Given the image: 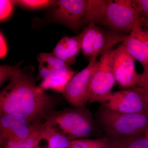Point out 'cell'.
Segmentation results:
<instances>
[{"label":"cell","mask_w":148,"mask_h":148,"mask_svg":"<svg viewBox=\"0 0 148 148\" xmlns=\"http://www.w3.org/2000/svg\"><path fill=\"white\" fill-rule=\"evenodd\" d=\"M21 65H1V85L9 80L0 93L1 114L21 117L34 124H41L40 120L52 112L53 99L36 84L34 67L21 69Z\"/></svg>","instance_id":"6da1fadb"},{"label":"cell","mask_w":148,"mask_h":148,"mask_svg":"<svg viewBox=\"0 0 148 148\" xmlns=\"http://www.w3.org/2000/svg\"><path fill=\"white\" fill-rule=\"evenodd\" d=\"M95 121L104 137L109 138L145 135L148 128L145 114L119 112L103 104L95 113Z\"/></svg>","instance_id":"7a4b0ae2"},{"label":"cell","mask_w":148,"mask_h":148,"mask_svg":"<svg viewBox=\"0 0 148 148\" xmlns=\"http://www.w3.org/2000/svg\"><path fill=\"white\" fill-rule=\"evenodd\" d=\"M45 119V124L54 127L71 140L84 139L101 133L90 112L86 108L52 111Z\"/></svg>","instance_id":"3957f363"},{"label":"cell","mask_w":148,"mask_h":148,"mask_svg":"<svg viewBox=\"0 0 148 148\" xmlns=\"http://www.w3.org/2000/svg\"><path fill=\"white\" fill-rule=\"evenodd\" d=\"M100 26L120 36H127L131 33L138 36L143 31L140 17L130 0L109 1Z\"/></svg>","instance_id":"277c9868"},{"label":"cell","mask_w":148,"mask_h":148,"mask_svg":"<svg viewBox=\"0 0 148 148\" xmlns=\"http://www.w3.org/2000/svg\"><path fill=\"white\" fill-rule=\"evenodd\" d=\"M79 35L81 41V51L89 62L114 46L123 42L127 36L115 34L93 23L85 27Z\"/></svg>","instance_id":"5b68a950"},{"label":"cell","mask_w":148,"mask_h":148,"mask_svg":"<svg viewBox=\"0 0 148 148\" xmlns=\"http://www.w3.org/2000/svg\"><path fill=\"white\" fill-rule=\"evenodd\" d=\"M114 50V49H110L101 56L98 67L90 80L89 104H104L112 93L111 90L116 82L112 68Z\"/></svg>","instance_id":"8992f818"},{"label":"cell","mask_w":148,"mask_h":148,"mask_svg":"<svg viewBox=\"0 0 148 148\" xmlns=\"http://www.w3.org/2000/svg\"><path fill=\"white\" fill-rule=\"evenodd\" d=\"M99 64L92 59L84 69L74 75L62 94L67 102L75 108H86L89 100L91 77Z\"/></svg>","instance_id":"52a82bcc"},{"label":"cell","mask_w":148,"mask_h":148,"mask_svg":"<svg viewBox=\"0 0 148 148\" xmlns=\"http://www.w3.org/2000/svg\"><path fill=\"white\" fill-rule=\"evenodd\" d=\"M135 61L122 44L114 49L112 68L116 81L121 87L137 86L139 74L135 70Z\"/></svg>","instance_id":"ba28073f"},{"label":"cell","mask_w":148,"mask_h":148,"mask_svg":"<svg viewBox=\"0 0 148 148\" xmlns=\"http://www.w3.org/2000/svg\"><path fill=\"white\" fill-rule=\"evenodd\" d=\"M41 124H34L29 120L21 117L1 114V142L27 139L38 131Z\"/></svg>","instance_id":"9c48e42d"},{"label":"cell","mask_w":148,"mask_h":148,"mask_svg":"<svg viewBox=\"0 0 148 148\" xmlns=\"http://www.w3.org/2000/svg\"><path fill=\"white\" fill-rule=\"evenodd\" d=\"M87 0L56 1L53 15L54 19L73 30L81 27Z\"/></svg>","instance_id":"30bf717a"},{"label":"cell","mask_w":148,"mask_h":148,"mask_svg":"<svg viewBox=\"0 0 148 148\" xmlns=\"http://www.w3.org/2000/svg\"><path fill=\"white\" fill-rule=\"evenodd\" d=\"M103 104L119 112L146 114L137 86L112 92L107 102Z\"/></svg>","instance_id":"8fae6325"},{"label":"cell","mask_w":148,"mask_h":148,"mask_svg":"<svg viewBox=\"0 0 148 148\" xmlns=\"http://www.w3.org/2000/svg\"><path fill=\"white\" fill-rule=\"evenodd\" d=\"M81 50V41L80 36L78 35L62 38L52 52L57 58L71 66L75 64Z\"/></svg>","instance_id":"7c38bea8"},{"label":"cell","mask_w":148,"mask_h":148,"mask_svg":"<svg viewBox=\"0 0 148 148\" xmlns=\"http://www.w3.org/2000/svg\"><path fill=\"white\" fill-rule=\"evenodd\" d=\"M75 73L71 66L67 65L54 71L42 80L40 87L44 90L50 89L62 93Z\"/></svg>","instance_id":"4fadbf2b"},{"label":"cell","mask_w":148,"mask_h":148,"mask_svg":"<svg viewBox=\"0 0 148 148\" xmlns=\"http://www.w3.org/2000/svg\"><path fill=\"white\" fill-rule=\"evenodd\" d=\"M122 44L135 61L141 64L144 71L148 69V42L131 33Z\"/></svg>","instance_id":"5bb4252c"},{"label":"cell","mask_w":148,"mask_h":148,"mask_svg":"<svg viewBox=\"0 0 148 148\" xmlns=\"http://www.w3.org/2000/svg\"><path fill=\"white\" fill-rule=\"evenodd\" d=\"M109 1L87 0V6L81 27L93 23L100 26L106 14Z\"/></svg>","instance_id":"9a60e30c"},{"label":"cell","mask_w":148,"mask_h":148,"mask_svg":"<svg viewBox=\"0 0 148 148\" xmlns=\"http://www.w3.org/2000/svg\"><path fill=\"white\" fill-rule=\"evenodd\" d=\"M40 138L47 142V148H70L72 140L54 127L44 123L40 127Z\"/></svg>","instance_id":"2e32d148"},{"label":"cell","mask_w":148,"mask_h":148,"mask_svg":"<svg viewBox=\"0 0 148 148\" xmlns=\"http://www.w3.org/2000/svg\"><path fill=\"white\" fill-rule=\"evenodd\" d=\"M39 77L42 80L47 77L54 71L67 65L57 58L52 52L42 53L38 57Z\"/></svg>","instance_id":"e0dca14e"},{"label":"cell","mask_w":148,"mask_h":148,"mask_svg":"<svg viewBox=\"0 0 148 148\" xmlns=\"http://www.w3.org/2000/svg\"><path fill=\"white\" fill-rule=\"evenodd\" d=\"M109 140V148H148V138L145 135L121 136Z\"/></svg>","instance_id":"ac0fdd59"},{"label":"cell","mask_w":148,"mask_h":148,"mask_svg":"<svg viewBox=\"0 0 148 148\" xmlns=\"http://www.w3.org/2000/svg\"><path fill=\"white\" fill-rule=\"evenodd\" d=\"M109 138L104 137L98 139H77L72 140L70 148H109Z\"/></svg>","instance_id":"d6986e66"},{"label":"cell","mask_w":148,"mask_h":148,"mask_svg":"<svg viewBox=\"0 0 148 148\" xmlns=\"http://www.w3.org/2000/svg\"><path fill=\"white\" fill-rule=\"evenodd\" d=\"M40 141L39 127L38 131L34 135L25 140L8 141L2 143L5 144L3 148H34Z\"/></svg>","instance_id":"ffe728a7"},{"label":"cell","mask_w":148,"mask_h":148,"mask_svg":"<svg viewBox=\"0 0 148 148\" xmlns=\"http://www.w3.org/2000/svg\"><path fill=\"white\" fill-rule=\"evenodd\" d=\"M133 7L138 12L143 27L148 32V0H131Z\"/></svg>","instance_id":"44dd1931"},{"label":"cell","mask_w":148,"mask_h":148,"mask_svg":"<svg viewBox=\"0 0 148 148\" xmlns=\"http://www.w3.org/2000/svg\"><path fill=\"white\" fill-rule=\"evenodd\" d=\"M56 1L49 0H20L14 1L15 5L27 8L38 9L47 7L53 5Z\"/></svg>","instance_id":"7402d4cb"},{"label":"cell","mask_w":148,"mask_h":148,"mask_svg":"<svg viewBox=\"0 0 148 148\" xmlns=\"http://www.w3.org/2000/svg\"><path fill=\"white\" fill-rule=\"evenodd\" d=\"M14 1L1 0L0 1V19L1 21L5 20L10 16L12 12Z\"/></svg>","instance_id":"603a6c76"},{"label":"cell","mask_w":148,"mask_h":148,"mask_svg":"<svg viewBox=\"0 0 148 148\" xmlns=\"http://www.w3.org/2000/svg\"><path fill=\"white\" fill-rule=\"evenodd\" d=\"M137 87L142 98L146 114L148 116V89L138 86Z\"/></svg>","instance_id":"cb8c5ba5"},{"label":"cell","mask_w":148,"mask_h":148,"mask_svg":"<svg viewBox=\"0 0 148 148\" xmlns=\"http://www.w3.org/2000/svg\"><path fill=\"white\" fill-rule=\"evenodd\" d=\"M137 86L148 89V69L144 70L141 74H138Z\"/></svg>","instance_id":"d4e9b609"},{"label":"cell","mask_w":148,"mask_h":148,"mask_svg":"<svg viewBox=\"0 0 148 148\" xmlns=\"http://www.w3.org/2000/svg\"><path fill=\"white\" fill-rule=\"evenodd\" d=\"M0 57L1 59L4 58L7 54V47L4 37L2 33L1 32L0 35Z\"/></svg>","instance_id":"484cf974"},{"label":"cell","mask_w":148,"mask_h":148,"mask_svg":"<svg viewBox=\"0 0 148 148\" xmlns=\"http://www.w3.org/2000/svg\"><path fill=\"white\" fill-rule=\"evenodd\" d=\"M137 36L139 37L140 38L148 42V32L143 30V32L138 35Z\"/></svg>","instance_id":"4316f807"},{"label":"cell","mask_w":148,"mask_h":148,"mask_svg":"<svg viewBox=\"0 0 148 148\" xmlns=\"http://www.w3.org/2000/svg\"><path fill=\"white\" fill-rule=\"evenodd\" d=\"M145 136L146 137H147V138H148V128L147 130V132H146Z\"/></svg>","instance_id":"83f0119b"},{"label":"cell","mask_w":148,"mask_h":148,"mask_svg":"<svg viewBox=\"0 0 148 148\" xmlns=\"http://www.w3.org/2000/svg\"><path fill=\"white\" fill-rule=\"evenodd\" d=\"M34 148H40L39 147H38V146L37 145V146H36V147H35Z\"/></svg>","instance_id":"f1b7e54d"}]
</instances>
